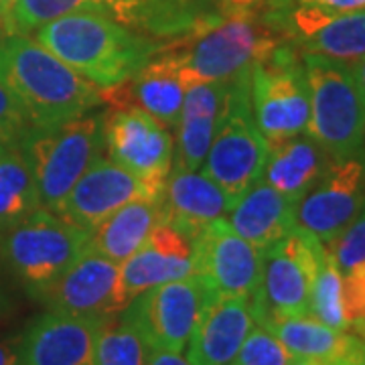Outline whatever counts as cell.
Instances as JSON below:
<instances>
[{
    "label": "cell",
    "instance_id": "obj_21",
    "mask_svg": "<svg viewBox=\"0 0 365 365\" xmlns=\"http://www.w3.org/2000/svg\"><path fill=\"white\" fill-rule=\"evenodd\" d=\"M100 96L114 110H143L165 126H177L181 120L185 83L153 53L140 71L118 86L100 90Z\"/></svg>",
    "mask_w": 365,
    "mask_h": 365
},
{
    "label": "cell",
    "instance_id": "obj_7",
    "mask_svg": "<svg viewBox=\"0 0 365 365\" xmlns=\"http://www.w3.org/2000/svg\"><path fill=\"white\" fill-rule=\"evenodd\" d=\"M90 242V232L66 217L37 209L13 230L0 235V250L29 292L47 287L78 260Z\"/></svg>",
    "mask_w": 365,
    "mask_h": 365
},
{
    "label": "cell",
    "instance_id": "obj_43",
    "mask_svg": "<svg viewBox=\"0 0 365 365\" xmlns=\"http://www.w3.org/2000/svg\"><path fill=\"white\" fill-rule=\"evenodd\" d=\"M288 365H327L323 361H317V359H304V357H292Z\"/></svg>",
    "mask_w": 365,
    "mask_h": 365
},
{
    "label": "cell",
    "instance_id": "obj_45",
    "mask_svg": "<svg viewBox=\"0 0 365 365\" xmlns=\"http://www.w3.org/2000/svg\"><path fill=\"white\" fill-rule=\"evenodd\" d=\"M136 2H138V0H134V4H132V11H134V6H136ZM132 11H130V14H132ZM128 21H130V16H128ZM126 26H128V23H126Z\"/></svg>",
    "mask_w": 365,
    "mask_h": 365
},
{
    "label": "cell",
    "instance_id": "obj_6",
    "mask_svg": "<svg viewBox=\"0 0 365 365\" xmlns=\"http://www.w3.org/2000/svg\"><path fill=\"white\" fill-rule=\"evenodd\" d=\"M300 55L311 104L307 134L331 158H345L361 150L365 144V104L349 66L321 55Z\"/></svg>",
    "mask_w": 365,
    "mask_h": 365
},
{
    "label": "cell",
    "instance_id": "obj_19",
    "mask_svg": "<svg viewBox=\"0 0 365 365\" xmlns=\"http://www.w3.org/2000/svg\"><path fill=\"white\" fill-rule=\"evenodd\" d=\"M254 325L252 299L213 297L187 343V361L191 365H232Z\"/></svg>",
    "mask_w": 365,
    "mask_h": 365
},
{
    "label": "cell",
    "instance_id": "obj_24",
    "mask_svg": "<svg viewBox=\"0 0 365 365\" xmlns=\"http://www.w3.org/2000/svg\"><path fill=\"white\" fill-rule=\"evenodd\" d=\"M333 158L307 132L268 144L262 181L297 203L321 179Z\"/></svg>",
    "mask_w": 365,
    "mask_h": 365
},
{
    "label": "cell",
    "instance_id": "obj_40",
    "mask_svg": "<svg viewBox=\"0 0 365 365\" xmlns=\"http://www.w3.org/2000/svg\"><path fill=\"white\" fill-rule=\"evenodd\" d=\"M0 365H21L19 347H14L11 343L0 341Z\"/></svg>",
    "mask_w": 365,
    "mask_h": 365
},
{
    "label": "cell",
    "instance_id": "obj_2",
    "mask_svg": "<svg viewBox=\"0 0 365 365\" xmlns=\"http://www.w3.org/2000/svg\"><path fill=\"white\" fill-rule=\"evenodd\" d=\"M0 81L25 110L35 130H49L102 104L100 88L29 35L0 39Z\"/></svg>",
    "mask_w": 365,
    "mask_h": 365
},
{
    "label": "cell",
    "instance_id": "obj_4",
    "mask_svg": "<svg viewBox=\"0 0 365 365\" xmlns=\"http://www.w3.org/2000/svg\"><path fill=\"white\" fill-rule=\"evenodd\" d=\"M104 148V116H81L49 130H33L21 143L39 207L57 213L79 177Z\"/></svg>",
    "mask_w": 365,
    "mask_h": 365
},
{
    "label": "cell",
    "instance_id": "obj_22",
    "mask_svg": "<svg viewBox=\"0 0 365 365\" xmlns=\"http://www.w3.org/2000/svg\"><path fill=\"white\" fill-rule=\"evenodd\" d=\"M227 81L191 83L185 88L181 120H179V153L177 169L197 170L203 167L211 140L215 136Z\"/></svg>",
    "mask_w": 365,
    "mask_h": 365
},
{
    "label": "cell",
    "instance_id": "obj_29",
    "mask_svg": "<svg viewBox=\"0 0 365 365\" xmlns=\"http://www.w3.org/2000/svg\"><path fill=\"white\" fill-rule=\"evenodd\" d=\"M81 11L108 14V0H16L9 19V35H31L59 16Z\"/></svg>",
    "mask_w": 365,
    "mask_h": 365
},
{
    "label": "cell",
    "instance_id": "obj_16",
    "mask_svg": "<svg viewBox=\"0 0 365 365\" xmlns=\"http://www.w3.org/2000/svg\"><path fill=\"white\" fill-rule=\"evenodd\" d=\"M160 195L163 191H157L110 158L100 157L79 177L57 215L91 232L102 220L134 199H158Z\"/></svg>",
    "mask_w": 365,
    "mask_h": 365
},
{
    "label": "cell",
    "instance_id": "obj_39",
    "mask_svg": "<svg viewBox=\"0 0 365 365\" xmlns=\"http://www.w3.org/2000/svg\"><path fill=\"white\" fill-rule=\"evenodd\" d=\"M220 2L223 9H230V11H256L268 0H220Z\"/></svg>",
    "mask_w": 365,
    "mask_h": 365
},
{
    "label": "cell",
    "instance_id": "obj_18",
    "mask_svg": "<svg viewBox=\"0 0 365 365\" xmlns=\"http://www.w3.org/2000/svg\"><path fill=\"white\" fill-rule=\"evenodd\" d=\"M193 274V244L187 235L160 222L140 248L120 266V292L128 307L144 290Z\"/></svg>",
    "mask_w": 365,
    "mask_h": 365
},
{
    "label": "cell",
    "instance_id": "obj_25",
    "mask_svg": "<svg viewBox=\"0 0 365 365\" xmlns=\"http://www.w3.org/2000/svg\"><path fill=\"white\" fill-rule=\"evenodd\" d=\"M160 220V197L134 199L91 230L88 248L106 256L108 260L122 264L143 246L144 240Z\"/></svg>",
    "mask_w": 365,
    "mask_h": 365
},
{
    "label": "cell",
    "instance_id": "obj_37",
    "mask_svg": "<svg viewBox=\"0 0 365 365\" xmlns=\"http://www.w3.org/2000/svg\"><path fill=\"white\" fill-rule=\"evenodd\" d=\"M148 365H191L181 353L167 349H153L148 357Z\"/></svg>",
    "mask_w": 365,
    "mask_h": 365
},
{
    "label": "cell",
    "instance_id": "obj_26",
    "mask_svg": "<svg viewBox=\"0 0 365 365\" xmlns=\"http://www.w3.org/2000/svg\"><path fill=\"white\" fill-rule=\"evenodd\" d=\"M258 325L266 327L287 347L290 357L317 359L331 364L349 347L351 331H337L321 323L313 314H288V317H264Z\"/></svg>",
    "mask_w": 365,
    "mask_h": 365
},
{
    "label": "cell",
    "instance_id": "obj_30",
    "mask_svg": "<svg viewBox=\"0 0 365 365\" xmlns=\"http://www.w3.org/2000/svg\"><path fill=\"white\" fill-rule=\"evenodd\" d=\"M309 314H313L314 319L337 331H349L345 307H343V274L327 248L321 256L319 270L311 288Z\"/></svg>",
    "mask_w": 365,
    "mask_h": 365
},
{
    "label": "cell",
    "instance_id": "obj_42",
    "mask_svg": "<svg viewBox=\"0 0 365 365\" xmlns=\"http://www.w3.org/2000/svg\"><path fill=\"white\" fill-rule=\"evenodd\" d=\"M349 331L355 333L359 341H361V355H364V365H365V321L364 323H355V325L349 327Z\"/></svg>",
    "mask_w": 365,
    "mask_h": 365
},
{
    "label": "cell",
    "instance_id": "obj_32",
    "mask_svg": "<svg viewBox=\"0 0 365 365\" xmlns=\"http://www.w3.org/2000/svg\"><path fill=\"white\" fill-rule=\"evenodd\" d=\"M337 264L341 274L349 272L351 268L365 262V203L359 213L353 217L349 225L341 232L335 240L323 244Z\"/></svg>",
    "mask_w": 365,
    "mask_h": 365
},
{
    "label": "cell",
    "instance_id": "obj_17",
    "mask_svg": "<svg viewBox=\"0 0 365 365\" xmlns=\"http://www.w3.org/2000/svg\"><path fill=\"white\" fill-rule=\"evenodd\" d=\"M102 319L47 311L25 331L21 365H96V337Z\"/></svg>",
    "mask_w": 365,
    "mask_h": 365
},
{
    "label": "cell",
    "instance_id": "obj_23",
    "mask_svg": "<svg viewBox=\"0 0 365 365\" xmlns=\"http://www.w3.org/2000/svg\"><path fill=\"white\" fill-rule=\"evenodd\" d=\"M227 215L235 234L260 250L270 248L297 227L294 203L262 179L235 199Z\"/></svg>",
    "mask_w": 365,
    "mask_h": 365
},
{
    "label": "cell",
    "instance_id": "obj_31",
    "mask_svg": "<svg viewBox=\"0 0 365 365\" xmlns=\"http://www.w3.org/2000/svg\"><path fill=\"white\" fill-rule=\"evenodd\" d=\"M290 353L266 327H252L232 365H288Z\"/></svg>",
    "mask_w": 365,
    "mask_h": 365
},
{
    "label": "cell",
    "instance_id": "obj_38",
    "mask_svg": "<svg viewBox=\"0 0 365 365\" xmlns=\"http://www.w3.org/2000/svg\"><path fill=\"white\" fill-rule=\"evenodd\" d=\"M349 71H351L353 79L357 83V90L361 93V100H364L365 104V57L349 63Z\"/></svg>",
    "mask_w": 365,
    "mask_h": 365
},
{
    "label": "cell",
    "instance_id": "obj_13",
    "mask_svg": "<svg viewBox=\"0 0 365 365\" xmlns=\"http://www.w3.org/2000/svg\"><path fill=\"white\" fill-rule=\"evenodd\" d=\"M104 146L112 163L157 191L173 170V136L163 122L143 110H112L104 116Z\"/></svg>",
    "mask_w": 365,
    "mask_h": 365
},
{
    "label": "cell",
    "instance_id": "obj_35",
    "mask_svg": "<svg viewBox=\"0 0 365 365\" xmlns=\"http://www.w3.org/2000/svg\"><path fill=\"white\" fill-rule=\"evenodd\" d=\"M300 6H309L323 14H339L361 11L365 9V0H294Z\"/></svg>",
    "mask_w": 365,
    "mask_h": 365
},
{
    "label": "cell",
    "instance_id": "obj_11",
    "mask_svg": "<svg viewBox=\"0 0 365 365\" xmlns=\"http://www.w3.org/2000/svg\"><path fill=\"white\" fill-rule=\"evenodd\" d=\"M365 203V150L333 158L321 179L294 203L297 227L329 244Z\"/></svg>",
    "mask_w": 365,
    "mask_h": 365
},
{
    "label": "cell",
    "instance_id": "obj_8",
    "mask_svg": "<svg viewBox=\"0 0 365 365\" xmlns=\"http://www.w3.org/2000/svg\"><path fill=\"white\" fill-rule=\"evenodd\" d=\"M250 100L256 126L268 144L304 134L311 104L302 55L282 43L270 57L252 67Z\"/></svg>",
    "mask_w": 365,
    "mask_h": 365
},
{
    "label": "cell",
    "instance_id": "obj_20",
    "mask_svg": "<svg viewBox=\"0 0 365 365\" xmlns=\"http://www.w3.org/2000/svg\"><path fill=\"white\" fill-rule=\"evenodd\" d=\"M234 199L213 179L199 170L175 169L160 195L163 222L193 240L207 223L230 213Z\"/></svg>",
    "mask_w": 365,
    "mask_h": 365
},
{
    "label": "cell",
    "instance_id": "obj_36",
    "mask_svg": "<svg viewBox=\"0 0 365 365\" xmlns=\"http://www.w3.org/2000/svg\"><path fill=\"white\" fill-rule=\"evenodd\" d=\"M327 365H364V355H361V341L353 333V339L349 343V347L341 353L337 359H333L331 364Z\"/></svg>",
    "mask_w": 365,
    "mask_h": 365
},
{
    "label": "cell",
    "instance_id": "obj_33",
    "mask_svg": "<svg viewBox=\"0 0 365 365\" xmlns=\"http://www.w3.org/2000/svg\"><path fill=\"white\" fill-rule=\"evenodd\" d=\"M35 130L25 110L16 102L9 88L0 81V148L21 146L31 132Z\"/></svg>",
    "mask_w": 365,
    "mask_h": 365
},
{
    "label": "cell",
    "instance_id": "obj_14",
    "mask_svg": "<svg viewBox=\"0 0 365 365\" xmlns=\"http://www.w3.org/2000/svg\"><path fill=\"white\" fill-rule=\"evenodd\" d=\"M49 311L104 319L126 309L120 292V266L86 248L66 272L31 294Z\"/></svg>",
    "mask_w": 365,
    "mask_h": 365
},
{
    "label": "cell",
    "instance_id": "obj_3",
    "mask_svg": "<svg viewBox=\"0 0 365 365\" xmlns=\"http://www.w3.org/2000/svg\"><path fill=\"white\" fill-rule=\"evenodd\" d=\"M35 41L100 90L132 78L158 47V41L148 35L91 11L66 14L39 26Z\"/></svg>",
    "mask_w": 365,
    "mask_h": 365
},
{
    "label": "cell",
    "instance_id": "obj_9",
    "mask_svg": "<svg viewBox=\"0 0 365 365\" xmlns=\"http://www.w3.org/2000/svg\"><path fill=\"white\" fill-rule=\"evenodd\" d=\"M325 246L294 227L287 237L262 250V280L252 299L256 323L264 317L309 314V299Z\"/></svg>",
    "mask_w": 365,
    "mask_h": 365
},
{
    "label": "cell",
    "instance_id": "obj_27",
    "mask_svg": "<svg viewBox=\"0 0 365 365\" xmlns=\"http://www.w3.org/2000/svg\"><path fill=\"white\" fill-rule=\"evenodd\" d=\"M39 209L37 189L21 146L0 148V235Z\"/></svg>",
    "mask_w": 365,
    "mask_h": 365
},
{
    "label": "cell",
    "instance_id": "obj_41",
    "mask_svg": "<svg viewBox=\"0 0 365 365\" xmlns=\"http://www.w3.org/2000/svg\"><path fill=\"white\" fill-rule=\"evenodd\" d=\"M16 0H0V21L6 26V33H9V19L13 13V6Z\"/></svg>",
    "mask_w": 365,
    "mask_h": 365
},
{
    "label": "cell",
    "instance_id": "obj_10",
    "mask_svg": "<svg viewBox=\"0 0 365 365\" xmlns=\"http://www.w3.org/2000/svg\"><path fill=\"white\" fill-rule=\"evenodd\" d=\"M211 299L209 288L191 274L144 290L124 311L138 325L150 349L181 353Z\"/></svg>",
    "mask_w": 365,
    "mask_h": 365
},
{
    "label": "cell",
    "instance_id": "obj_34",
    "mask_svg": "<svg viewBox=\"0 0 365 365\" xmlns=\"http://www.w3.org/2000/svg\"><path fill=\"white\" fill-rule=\"evenodd\" d=\"M343 307L349 327L365 321V262L343 274Z\"/></svg>",
    "mask_w": 365,
    "mask_h": 365
},
{
    "label": "cell",
    "instance_id": "obj_28",
    "mask_svg": "<svg viewBox=\"0 0 365 365\" xmlns=\"http://www.w3.org/2000/svg\"><path fill=\"white\" fill-rule=\"evenodd\" d=\"M150 351L126 311L102 319L96 337V365H148Z\"/></svg>",
    "mask_w": 365,
    "mask_h": 365
},
{
    "label": "cell",
    "instance_id": "obj_1",
    "mask_svg": "<svg viewBox=\"0 0 365 365\" xmlns=\"http://www.w3.org/2000/svg\"><path fill=\"white\" fill-rule=\"evenodd\" d=\"M287 35L256 11L223 9L179 37L158 43L155 57L187 86L227 81L270 57Z\"/></svg>",
    "mask_w": 365,
    "mask_h": 365
},
{
    "label": "cell",
    "instance_id": "obj_15",
    "mask_svg": "<svg viewBox=\"0 0 365 365\" xmlns=\"http://www.w3.org/2000/svg\"><path fill=\"white\" fill-rule=\"evenodd\" d=\"M287 39L297 41L300 53L321 55L349 66L365 57V9L323 14L292 2L287 11L268 16Z\"/></svg>",
    "mask_w": 365,
    "mask_h": 365
},
{
    "label": "cell",
    "instance_id": "obj_5",
    "mask_svg": "<svg viewBox=\"0 0 365 365\" xmlns=\"http://www.w3.org/2000/svg\"><path fill=\"white\" fill-rule=\"evenodd\" d=\"M250 76L252 69H246L227 79L220 124L203 163V173L217 182L234 203L260 181L268 157V143L252 114Z\"/></svg>",
    "mask_w": 365,
    "mask_h": 365
},
{
    "label": "cell",
    "instance_id": "obj_44",
    "mask_svg": "<svg viewBox=\"0 0 365 365\" xmlns=\"http://www.w3.org/2000/svg\"><path fill=\"white\" fill-rule=\"evenodd\" d=\"M4 35H9V33H6V26H4V23L0 21V39H2Z\"/></svg>",
    "mask_w": 365,
    "mask_h": 365
},
{
    "label": "cell",
    "instance_id": "obj_12",
    "mask_svg": "<svg viewBox=\"0 0 365 365\" xmlns=\"http://www.w3.org/2000/svg\"><path fill=\"white\" fill-rule=\"evenodd\" d=\"M193 276H197L213 297L258 294L262 280V250L250 244L225 217L207 223L191 240Z\"/></svg>",
    "mask_w": 365,
    "mask_h": 365
}]
</instances>
